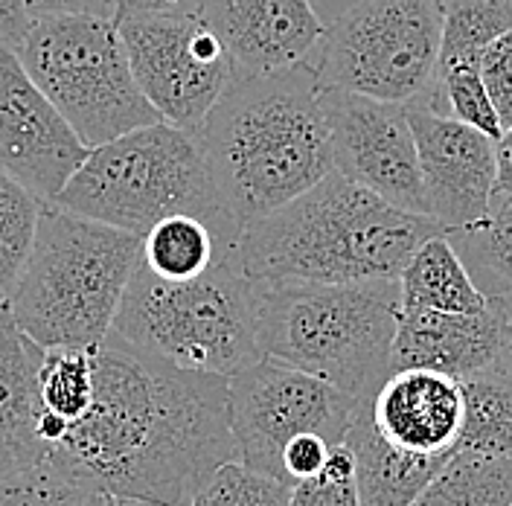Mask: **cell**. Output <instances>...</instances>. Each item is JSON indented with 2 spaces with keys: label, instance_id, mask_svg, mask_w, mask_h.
Returning a JSON list of instances; mask_svg holds the SVG:
<instances>
[{
  "label": "cell",
  "instance_id": "1",
  "mask_svg": "<svg viewBox=\"0 0 512 506\" xmlns=\"http://www.w3.org/2000/svg\"><path fill=\"white\" fill-rule=\"evenodd\" d=\"M94 379L91 408L50 457L105 495L190 506L239 460L227 376L175 367L111 332L94 349Z\"/></svg>",
  "mask_w": 512,
  "mask_h": 506
},
{
  "label": "cell",
  "instance_id": "2",
  "mask_svg": "<svg viewBox=\"0 0 512 506\" xmlns=\"http://www.w3.org/2000/svg\"><path fill=\"white\" fill-rule=\"evenodd\" d=\"M312 62L233 79L198 128L213 184L239 233L335 172Z\"/></svg>",
  "mask_w": 512,
  "mask_h": 506
},
{
  "label": "cell",
  "instance_id": "3",
  "mask_svg": "<svg viewBox=\"0 0 512 506\" xmlns=\"http://www.w3.org/2000/svg\"><path fill=\"white\" fill-rule=\"evenodd\" d=\"M446 230L332 172L242 230L239 259L256 283L399 280L414 251Z\"/></svg>",
  "mask_w": 512,
  "mask_h": 506
},
{
  "label": "cell",
  "instance_id": "4",
  "mask_svg": "<svg viewBox=\"0 0 512 506\" xmlns=\"http://www.w3.org/2000/svg\"><path fill=\"white\" fill-rule=\"evenodd\" d=\"M140 253L143 236L44 204L6 309L38 347L96 349L114 329Z\"/></svg>",
  "mask_w": 512,
  "mask_h": 506
},
{
  "label": "cell",
  "instance_id": "5",
  "mask_svg": "<svg viewBox=\"0 0 512 506\" xmlns=\"http://www.w3.org/2000/svg\"><path fill=\"white\" fill-rule=\"evenodd\" d=\"M262 355L300 367L355 399H373L393 373L399 280L256 283Z\"/></svg>",
  "mask_w": 512,
  "mask_h": 506
},
{
  "label": "cell",
  "instance_id": "6",
  "mask_svg": "<svg viewBox=\"0 0 512 506\" xmlns=\"http://www.w3.org/2000/svg\"><path fill=\"white\" fill-rule=\"evenodd\" d=\"M111 332L160 361L227 379L262 358L254 280L239 253L192 280H160L137 265Z\"/></svg>",
  "mask_w": 512,
  "mask_h": 506
},
{
  "label": "cell",
  "instance_id": "7",
  "mask_svg": "<svg viewBox=\"0 0 512 506\" xmlns=\"http://www.w3.org/2000/svg\"><path fill=\"white\" fill-rule=\"evenodd\" d=\"M53 204L137 236L175 213L239 230L219 198L198 137L166 120L91 149Z\"/></svg>",
  "mask_w": 512,
  "mask_h": 506
},
{
  "label": "cell",
  "instance_id": "8",
  "mask_svg": "<svg viewBox=\"0 0 512 506\" xmlns=\"http://www.w3.org/2000/svg\"><path fill=\"white\" fill-rule=\"evenodd\" d=\"M18 56L91 149L134 128L163 123L134 79L126 41L114 18H32Z\"/></svg>",
  "mask_w": 512,
  "mask_h": 506
},
{
  "label": "cell",
  "instance_id": "9",
  "mask_svg": "<svg viewBox=\"0 0 512 506\" xmlns=\"http://www.w3.org/2000/svg\"><path fill=\"white\" fill-rule=\"evenodd\" d=\"M440 47L443 0H344L326 18L315 67L323 88L431 108Z\"/></svg>",
  "mask_w": 512,
  "mask_h": 506
},
{
  "label": "cell",
  "instance_id": "10",
  "mask_svg": "<svg viewBox=\"0 0 512 506\" xmlns=\"http://www.w3.org/2000/svg\"><path fill=\"white\" fill-rule=\"evenodd\" d=\"M361 402L300 367L262 355L230 376V422L239 460L254 472L288 480L283 472L286 445L300 434L344 443Z\"/></svg>",
  "mask_w": 512,
  "mask_h": 506
},
{
  "label": "cell",
  "instance_id": "11",
  "mask_svg": "<svg viewBox=\"0 0 512 506\" xmlns=\"http://www.w3.org/2000/svg\"><path fill=\"white\" fill-rule=\"evenodd\" d=\"M117 24L140 91L166 123L198 134L236 79L222 38L201 12L140 15Z\"/></svg>",
  "mask_w": 512,
  "mask_h": 506
},
{
  "label": "cell",
  "instance_id": "12",
  "mask_svg": "<svg viewBox=\"0 0 512 506\" xmlns=\"http://www.w3.org/2000/svg\"><path fill=\"white\" fill-rule=\"evenodd\" d=\"M320 105L332 137L335 172L408 213L431 216L408 105L347 88H323Z\"/></svg>",
  "mask_w": 512,
  "mask_h": 506
},
{
  "label": "cell",
  "instance_id": "13",
  "mask_svg": "<svg viewBox=\"0 0 512 506\" xmlns=\"http://www.w3.org/2000/svg\"><path fill=\"white\" fill-rule=\"evenodd\" d=\"M91 146L38 88L15 47L0 44V169L53 204Z\"/></svg>",
  "mask_w": 512,
  "mask_h": 506
},
{
  "label": "cell",
  "instance_id": "14",
  "mask_svg": "<svg viewBox=\"0 0 512 506\" xmlns=\"http://www.w3.org/2000/svg\"><path fill=\"white\" fill-rule=\"evenodd\" d=\"M408 114L431 219L446 230L486 219L498 184V140L428 105H408Z\"/></svg>",
  "mask_w": 512,
  "mask_h": 506
},
{
  "label": "cell",
  "instance_id": "15",
  "mask_svg": "<svg viewBox=\"0 0 512 506\" xmlns=\"http://www.w3.org/2000/svg\"><path fill=\"white\" fill-rule=\"evenodd\" d=\"M201 15L224 41L236 79L315 64L326 35L318 0H204Z\"/></svg>",
  "mask_w": 512,
  "mask_h": 506
},
{
  "label": "cell",
  "instance_id": "16",
  "mask_svg": "<svg viewBox=\"0 0 512 506\" xmlns=\"http://www.w3.org/2000/svg\"><path fill=\"white\" fill-rule=\"evenodd\" d=\"M507 309L501 297H489L483 312H434L402 309L393 338L396 370H437L454 379L475 376L504 361Z\"/></svg>",
  "mask_w": 512,
  "mask_h": 506
},
{
  "label": "cell",
  "instance_id": "17",
  "mask_svg": "<svg viewBox=\"0 0 512 506\" xmlns=\"http://www.w3.org/2000/svg\"><path fill=\"white\" fill-rule=\"evenodd\" d=\"M463 413L460 379L437 370H396L370 399V419L387 443L434 460L457 454Z\"/></svg>",
  "mask_w": 512,
  "mask_h": 506
},
{
  "label": "cell",
  "instance_id": "18",
  "mask_svg": "<svg viewBox=\"0 0 512 506\" xmlns=\"http://www.w3.org/2000/svg\"><path fill=\"white\" fill-rule=\"evenodd\" d=\"M44 352L0 303V480L50 460V445L38 431Z\"/></svg>",
  "mask_w": 512,
  "mask_h": 506
},
{
  "label": "cell",
  "instance_id": "19",
  "mask_svg": "<svg viewBox=\"0 0 512 506\" xmlns=\"http://www.w3.org/2000/svg\"><path fill=\"white\" fill-rule=\"evenodd\" d=\"M344 443L355 457V486L361 506H411L446 466V460L408 454L387 443L370 419V399L361 402Z\"/></svg>",
  "mask_w": 512,
  "mask_h": 506
},
{
  "label": "cell",
  "instance_id": "20",
  "mask_svg": "<svg viewBox=\"0 0 512 506\" xmlns=\"http://www.w3.org/2000/svg\"><path fill=\"white\" fill-rule=\"evenodd\" d=\"M402 309L434 312H483L489 294L469 271L446 230L425 239L399 274Z\"/></svg>",
  "mask_w": 512,
  "mask_h": 506
},
{
  "label": "cell",
  "instance_id": "21",
  "mask_svg": "<svg viewBox=\"0 0 512 506\" xmlns=\"http://www.w3.org/2000/svg\"><path fill=\"white\" fill-rule=\"evenodd\" d=\"M233 253H239V230L195 213H175L143 236L140 265L160 280H192Z\"/></svg>",
  "mask_w": 512,
  "mask_h": 506
},
{
  "label": "cell",
  "instance_id": "22",
  "mask_svg": "<svg viewBox=\"0 0 512 506\" xmlns=\"http://www.w3.org/2000/svg\"><path fill=\"white\" fill-rule=\"evenodd\" d=\"M466 396L460 454L510 457L512 460V373L507 364H495L475 376L460 379Z\"/></svg>",
  "mask_w": 512,
  "mask_h": 506
},
{
  "label": "cell",
  "instance_id": "23",
  "mask_svg": "<svg viewBox=\"0 0 512 506\" xmlns=\"http://www.w3.org/2000/svg\"><path fill=\"white\" fill-rule=\"evenodd\" d=\"M411 506H512V460L457 451Z\"/></svg>",
  "mask_w": 512,
  "mask_h": 506
},
{
  "label": "cell",
  "instance_id": "24",
  "mask_svg": "<svg viewBox=\"0 0 512 506\" xmlns=\"http://www.w3.org/2000/svg\"><path fill=\"white\" fill-rule=\"evenodd\" d=\"M446 233L480 288L489 297L504 294L512 283V190L492 192L486 219Z\"/></svg>",
  "mask_w": 512,
  "mask_h": 506
},
{
  "label": "cell",
  "instance_id": "25",
  "mask_svg": "<svg viewBox=\"0 0 512 506\" xmlns=\"http://www.w3.org/2000/svg\"><path fill=\"white\" fill-rule=\"evenodd\" d=\"M44 201L0 169V303L9 300L32 253Z\"/></svg>",
  "mask_w": 512,
  "mask_h": 506
},
{
  "label": "cell",
  "instance_id": "26",
  "mask_svg": "<svg viewBox=\"0 0 512 506\" xmlns=\"http://www.w3.org/2000/svg\"><path fill=\"white\" fill-rule=\"evenodd\" d=\"M105 501L108 495L96 483L53 457L0 480V506H105Z\"/></svg>",
  "mask_w": 512,
  "mask_h": 506
},
{
  "label": "cell",
  "instance_id": "27",
  "mask_svg": "<svg viewBox=\"0 0 512 506\" xmlns=\"http://www.w3.org/2000/svg\"><path fill=\"white\" fill-rule=\"evenodd\" d=\"M41 402L44 411L76 422L94 402V349H47L41 361Z\"/></svg>",
  "mask_w": 512,
  "mask_h": 506
},
{
  "label": "cell",
  "instance_id": "28",
  "mask_svg": "<svg viewBox=\"0 0 512 506\" xmlns=\"http://www.w3.org/2000/svg\"><path fill=\"white\" fill-rule=\"evenodd\" d=\"M434 111L448 114L466 126L478 128L483 134H489L492 140H498L504 134L501 117L489 99V91L480 79L478 64H451L440 70V91L437 102L431 105Z\"/></svg>",
  "mask_w": 512,
  "mask_h": 506
},
{
  "label": "cell",
  "instance_id": "29",
  "mask_svg": "<svg viewBox=\"0 0 512 506\" xmlns=\"http://www.w3.org/2000/svg\"><path fill=\"white\" fill-rule=\"evenodd\" d=\"M291 486L283 477L262 475L233 460L198 489L190 506H288Z\"/></svg>",
  "mask_w": 512,
  "mask_h": 506
},
{
  "label": "cell",
  "instance_id": "30",
  "mask_svg": "<svg viewBox=\"0 0 512 506\" xmlns=\"http://www.w3.org/2000/svg\"><path fill=\"white\" fill-rule=\"evenodd\" d=\"M288 506H361L350 445H332L323 472L291 486Z\"/></svg>",
  "mask_w": 512,
  "mask_h": 506
},
{
  "label": "cell",
  "instance_id": "31",
  "mask_svg": "<svg viewBox=\"0 0 512 506\" xmlns=\"http://www.w3.org/2000/svg\"><path fill=\"white\" fill-rule=\"evenodd\" d=\"M480 79L501 117L504 131L512 126V30L501 32L480 53Z\"/></svg>",
  "mask_w": 512,
  "mask_h": 506
},
{
  "label": "cell",
  "instance_id": "32",
  "mask_svg": "<svg viewBox=\"0 0 512 506\" xmlns=\"http://www.w3.org/2000/svg\"><path fill=\"white\" fill-rule=\"evenodd\" d=\"M329 451H332V443L326 437H320V434H300L283 451V472H286L291 483H300V480L320 475L326 460H329Z\"/></svg>",
  "mask_w": 512,
  "mask_h": 506
},
{
  "label": "cell",
  "instance_id": "33",
  "mask_svg": "<svg viewBox=\"0 0 512 506\" xmlns=\"http://www.w3.org/2000/svg\"><path fill=\"white\" fill-rule=\"evenodd\" d=\"M204 0H114V18H140V15H190L201 12Z\"/></svg>",
  "mask_w": 512,
  "mask_h": 506
},
{
  "label": "cell",
  "instance_id": "34",
  "mask_svg": "<svg viewBox=\"0 0 512 506\" xmlns=\"http://www.w3.org/2000/svg\"><path fill=\"white\" fill-rule=\"evenodd\" d=\"M27 9H30L32 18H47V15H102V18H114V0H27Z\"/></svg>",
  "mask_w": 512,
  "mask_h": 506
},
{
  "label": "cell",
  "instance_id": "35",
  "mask_svg": "<svg viewBox=\"0 0 512 506\" xmlns=\"http://www.w3.org/2000/svg\"><path fill=\"white\" fill-rule=\"evenodd\" d=\"M32 15L27 0H0V44L21 47V41L30 32Z\"/></svg>",
  "mask_w": 512,
  "mask_h": 506
},
{
  "label": "cell",
  "instance_id": "36",
  "mask_svg": "<svg viewBox=\"0 0 512 506\" xmlns=\"http://www.w3.org/2000/svg\"><path fill=\"white\" fill-rule=\"evenodd\" d=\"M495 190H512V126L498 137V184Z\"/></svg>",
  "mask_w": 512,
  "mask_h": 506
},
{
  "label": "cell",
  "instance_id": "37",
  "mask_svg": "<svg viewBox=\"0 0 512 506\" xmlns=\"http://www.w3.org/2000/svg\"><path fill=\"white\" fill-rule=\"evenodd\" d=\"M507 309V341H504V364L512 373V294H498Z\"/></svg>",
  "mask_w": 512,
  "mask_h": 506
},
{
  "label": "cell",
  "instance_id": "38",
  "mask_svg": "<svg viewBox=\"0 0 512 506\" xmlns=\"http://www.w3.org/2000/svg\"><path fill=\"white\" fill-rule=\"evenodd\" d=\"M105 506H158V504H149V501H134V498H123V495H108Z\"/></svg>",
  "mask_w": 512,
  "mask_h": 506
},
{
  "label": "cell",
  "instance_id": "39",
  "mask_svg": "<svg viewBox=\"0 0 512 506\" xmlns=\"http://www.w3.org/2000/svg\"><path fill=\"white\" fill-rule=\"evenodd\" d=\"M344 0H318V9H320V15H323V21L329 18V12L335 9V6H341Z\"/></svg>",
  "mask_w": 512,
  "mask_h": 506
},
{
  "label": "cell",
  "instance_id": "40",
  "mask_svg": "<svg viewBox=\"0 0 512 506\" xmlns=\"http://www.w3.org/2000/svg\"><path fill=\"white\" fill-rule=\"evenodd\" d=\"M504 294H512V283L507 285V291H504ZM495 297H498V294H495Z\"/></svg>",
  "mask_w": 512,
  "mask_h": 506
}]
</instances>
